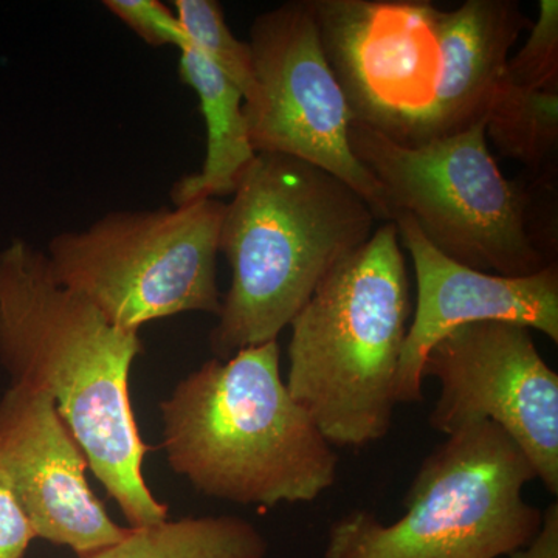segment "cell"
I'll use <instances>...</instances> for the list:
<instances>
[{
	"label": "cell",
	"instance_id": "4",
	"mask_svg": "<svg viewBox=\"0 0 558 558\" xmlns=\"http://www.w3.org/2000/svg\"><path fill=\"white\" fill-rule=\"evenodd\" d=\"M410 315L398 227L384 222L290 323L286 385L330 446L363 449L388 435Z\"/></svg>",
	"mask_w": 558,
	"mask_h": 558
},
{
	"label": "cell",
	"instance_id": "8",
	"mask_svg": "<svg viewBox=\"0 0 558 558\" xmlns=\"http://www.w3.org/2000/svg\"><path fill=\"white\" fill-rule=\"evenodd\" d=\"M255 94L244 102L256 154H284L348 183L377 220L391 222L376 180L349 146L351 109L330 68L312 0H292L259 14L247 40Z\"/></svg>",
	"mask_w": 558,
	"mask_h": 558
},
{
	"label": "cell",
	"instance_id": "2",
	"mask_svg": "<svg viewBox=\"0 0 558 558\" xmlns=\"http://www.w3.org/2000/svg\"><path fill=\"white\" fill-rule=\"evenodd\" d=\"M231 196L219 233L231 284L209 333L219 360L277 341L377 220L343 180L284 154H256Z\"/></svg>",
	"mask_w": 558,
	"mask_h": 558
},
{
	"label": "cell",
	"instance_id": "17",
	"mask_svg": "<svg viewBox=\"0 0 558 558\" xmlns=\"http://www.w3.org/2000/svg\"><path fill=\"white\" fill-rule=\"evenodd\" d=\"M175 16L189 46L199 51L242 92L244 102L255 94V69L248 43L240 40L227 25L216 0H175Z\"/></svg>",
	"mask_w": 558,
	"mask_h": 558
},
{
	"label": "cell",
	"instance_id": "20",
	"mask_svg": "<svg viewBox=\"0 0 558 558\" xmlns=\"http://www.w3.org/2000/svg\"><path fill=\"white\" fill-rule=\"evenodd\" d=\"M35 538L31 521L0 468V558H24Z\"/></svg>",
	"mask_w": 558,
	"mask_h": 558
},
{
	"label": "cell",
	"instance_id": "9",
	"mask_svg": "<svg viewBox=\"0 0 558 558\" xmlns=\"http://www.w3.org/2000/svg\"><path fill=\"white\" fill-rule=\"evenodd\" d=\"M439 384L428 424L444 436L494 422L523 450L537 480L558 495V374L531 329L505 322L461 326L440 339L422 366Z\"/></svg>",
	"mask_w": 558,
	"mask_h": 558
},
{
	"label": "cell",
	"instance_id": "18",
	"mask_svg": "<svg viewBox=\"0 0 558 558\" xmlns=\"http://www.w3.org/2000/svg\"><path fill=\"white\" fill-rule=\"evenodd\" d=\"M506 78L531 90L558 92V2L542 0L538 17L519 53L506 64Z\"/></svg>",
	"mask_w": 558,
	"mask_h": 558
},
{
	"label": "cell",
	"instance_id": "1",
	"mask_svg": "<svg viewBox=\"0 0 558 558\" xmlns=\"http://www.w3.org/2000/svg\"><path fill=\"white\" fill-rule=\"evenodd\" d=\"M140 332L117 328L58 284L46 252L13 238L0 250V365L11 385L49 392L95 478L130 527L168 520L143 475L149 451L131 399Z\"/></svg>",
	"mask_w": 558,
	"mask_h": 558
},
{
	"label": "cell",
	"instance_id": "3",
	"mask_svg": "<svg viewBox=\"0 0 558 558\" xmlns=\"http://www.w3.org/2000/svg\"><path fill=\"white\" fill-rule=\"evenodd\" d=\"M278 340L211 359L161 400L170 468L207 497L277 508L333 486L339 457L281 377Z\"/></svg>",
	"mask_w": 558,
	"mask_h": 558
},
{
	"label": "cell",
	"instance_id": "21",
	"mask_svg": "<svg viewBox=\"0 0 558 558\" xmlns=\"http://www.w3.org/2000/svg\"><path fill=\"white\" fill-rule=\"evenodd\" d=\"M509 558H558V505L550 502L543 510V524L537 537L526 548L517 550Z\"/></svg>",
	"mask_w": 558,
	"mask_h": 558
},
{
	"label": "cell",
	"instance_id": "7",
	"mask_svg": "<svg viewBox=\"0 0 558 558\" xmlns=\"http://www.w3.org/2000/svg\"><path fill=\"white\" fill-rule=\"evenodd\" d=\"M226 204L120 209L51 238L58 284L89 301L117 328L134 330L186 312L218 315L219 233Z\"/></svg>",
	"mask_w": 558,
	"mask_h": 558
},
{
	"label": "cell",
	"instance_id": "6",
	"mask_svg": "<svg viewBox=\"0 0 558 558\" xmlns=\"http://www.w3.org/2000/svg\"><path fill=\"white\" fill-rule=\"evenodd\" d=\"M486 124L413 146L351 119L349 146L380 186L391 222L409 215L433 247L470 269L529 277L557 260L532 230L527 191L488 150Z\"/></svg>",
	"mask_w": 558,
	"mask_h": 558
},
{
	"label": "cell",
	"instance_id": "14",
	"mask_svg": "<svg viewBox=\"0 0 558 558\" xmlns=\"http://www.w3.org/2000/svg\"><path fill=\"white\" fill-rule=\"evenodd\" d=\"M179 76L199 98L207 128V150L201 171L172 185L174 207L233 194L241 175L256 157L250 143L242 92L190 46L180 50Z\"/></svg>",
	"mask_w": 558,
	"mask_h": 558
},
{
	"label": "cell",
	"instance_id": "13",
	"mask_svg": "<svg viewBox=\"0 0 558 558\" xmlns=\"http://www.w3.org/2000/svg\"><path fill=\"white\" fill-rule=\"evenodd\" d=\"M429 20L438 46V78L413 146L487 119L510 47L532 25L513 0H468L454 11L432 5Z\"/></svg>",
	"mask_w": 558,
	"mask_h": 558
},
{
	"label": "cell",
	"instance_id": "19",
	"mask_svg": "<svg viewBox=\"0 0 558 558\" xmlns=\"http://www.w3.org/2000/svg\"><path fill=\"white\" fill-rule=\"evenodd\" d=\"M102 5L150 47L180 51L189 46L178 16L159 0H105Z\"/></svg>",
	"mask_w": 558,
	"mask_h": 558
},
{
	"label": "cell",
	"instance_id": "10",
	"mask_svg": "<svg viewBox=\"0 0 558 558\" xmlns=\"http://www.w3.org/2000/svg\"><path fill=\"white\" fill-rule=\"evenodd\" d=\"M312 5L352 119L410 145L438 78L432 3L312 0Z\"/></svg>",
	"mask_w": 558,
	"mask_h": 558
},
{
	"label": "cell",
	"instance_id": "11",
	"mask_svg": "<svg viewBox=\"0 0 558 558\" xmlns=\"http://www.w3.org/2000/svg\"><path fill=\"white\" fill-rule=\"evenodd\" d=\"M0 468L36 538L83 558L130 531L95 497L86 454L44 389L11 385L0 398Z\"/></svg>",
	"mask_w": 558,
	"mask_h": 558
},
{
	"label": "cell",
	"instance_id": "16",
	"mask_svg": "<svg viewBox=\"0 0 558 558\" xmlns=\"http://www.w3.org/2000/svg\"><path fill=\"white\" fill-rule=\"evenodd\" d=\"M486 135L501 156L542 171L558 146V92L531 90L502 78L487 113Z\"/></svg>",
	"mask_w": 558,
	"mask_h": 558
},
{
	"label": "cell",
	"instance_id": "12",
	"mask_svg": "<svg viewBox=\"0 0 558 558\" xmlns=\"http://www.w3.org/2000/svg\"><path fill=\"white\" fill-rule=\"evenodd\" d=\"M400 245L416 271L417 301L398 377V403L422 400V366L451 330L483 322H505L539 330L558 343V267L529 277H499L462 266L433 247L409 215L396 216Z\"/></svg>",
	"mask_w": 558,
	"mask_h": 558
},
{
	"label": "cell",
	"instance_id": "5",
	"mask_svg": "<svg viewBox=\"0 0 558 558\" xmlns=\"http://www.w3.org/2000/svg\"><path fill=\"white\" fill-rule=\"evenodd\" d=\"M537 480L523 450L494 422L447 436L422 462L391 524L352 510L330 524L325 558H501L526 548L543 510L523 497Z\"/></svg>",
	"mask_w": 558,
	"mask_h": 558
},
{
	"label": "cell",
	"instance_id": "15",
	"mask_svg": "<svg viewBox=\"0 0 558 558\" xmlns=\"http://www.w3.org/2000/svg\"><path fill=\"white\" fill-rule=\"evenodd\" d=\"M269 543L236 515L183 517L137 527L116 545L83 558H266Z\"/></svg>",
	"mask_w": 558,
	"mask_h": 558
}]
</instances>
